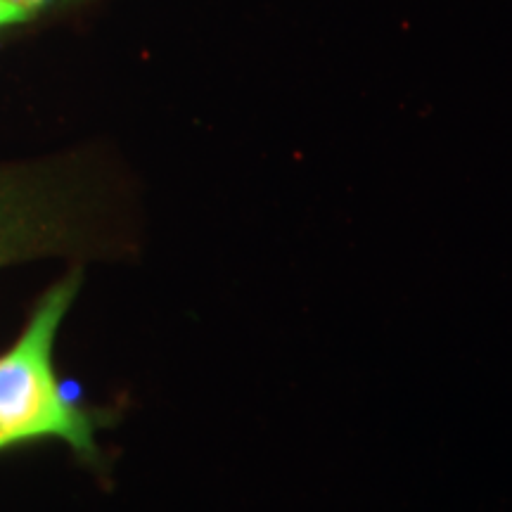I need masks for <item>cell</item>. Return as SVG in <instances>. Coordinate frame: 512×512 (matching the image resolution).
Here are the masks:
<instances>
[{"label": "cell", "mask_w": 512, "mask_h": 512, "mask_svg": "<svg viewBox=\"0 0 512 512\" xmlns=\"http://www.w3.org/2000/svg\"><path fill=\"white\" fill-rule=\"evenodd\" d=\"M67 235L64 214L36 185L0 176V259L57 249Z\"/></svg>", "instance_id": "2"}, {"label": "cell", "mask_w": 512, "mask_h": 512, "mask_svg": "<svg viewBox=\"0 0 512 512\" xmlns=\"http://www.w3.org/2000/svg\"><path fill=\"white\" fill-rule=\"evenodd\" d=\"M0 264H5V261H3V259H0Z\"/></svg>", "instance_id": "5"}, {"label": "cell", "mask_w": 512, "mask_h": 512, "mask_svg": "<svg viewBox=\"0 0 512 512\" xmlns=\"http://www.w3.org/2000/svg\"><path fill=\"white\" fill-rule=\"evenodd\" d=\"M50 3H55V0H22V5L27 8L29 15H34V12L46 8V5H50Z\"/></svg>", "instance_id": "4"}, {"label": "cell", "mask_w": 512, "mask_h": 512, "mask_svg": "<svg viewBox=\"0 0 512 512\" xmlns=\"http://www.w3.org/2000/svg\"><path fill=\"white\" fill-rule=\"evenodd\" d=\"M79 285V273L60 280L38 302L15 347L0 356V451L53 437L81 456L98 458V418L64 399L53 373L55 335Z\"/></svg>", "instance_id": "1"}, {"label": "cell", "mask_w": 512, "mask_h": 512, "mask_svg": "<svg viewBox=\"0 0 512 512\" xmlns=\"http://www.w3.org/2000/svg\"><path fill=\"white\" fill-rule=\"evenodd\" d=\"M22 19H29V17L17 0H0V27H5V24L22 22Z\"/></svg>", "instance_id": "3"}]
</instances>
